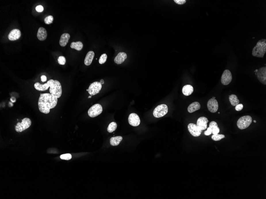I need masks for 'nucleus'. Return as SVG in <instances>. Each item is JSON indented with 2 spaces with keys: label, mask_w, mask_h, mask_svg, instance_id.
Returning <instances> with one entry per match:
<instances>
[{
  "label": "nucleus",
  "mask_w": 266,
  "mask_h": 199,
  "mask_svg": "<svg viewBox=\"0 0 266 199\" xmlns=\"http://www.w3.org/2000/svg\"><path fill=\"white\" fill-rule=\"evenodd\" d=\"M258 79L263 84L266 85V67H263L258 70L256 74Z\"/></svg>",
  "instance_id": "nucleus-11"
},
{
  "label": "nucleus",
  "mask_w": 266,
  "mask_h": 199,
  "mask_svg": "<svg viewBox=\"0 0 266 199\" xmlns=\"http://www.w3.org/2000/svg\"><path fill=\"white\" fill-rule=\"evenodd\" d=\"M232 80V76L231 72L228 70H225L221 76V82L223 85H228Z\"/></svg>",
  "instance_id": "nucleus-9"
},
{
  "label": "nucleus",
  "mask_w": 266,
  "mask_h": 199,
  "mask_svg": "<svg viewBox=\"0 0 266 199\" xmlns=\"http://www.w3.org/2000/svg\"><path fill=\"white\" fill-rule=\"evenodd\" d=\"M254 123H256L257 121H255V120H254Z\"/></svg>",
  "instance_id": "nucleus-42"
},
{
  "label": "nucleus",
  "mask_w": 266,
  "mask_h": 199,
  "mask_svg": "<svg viewBox=\"0 0 266 199\" xmlns=\"http://www.w3.org/2000/svg\"><path fill=\"white\" fill-rule=\"evenodd\" d=\"M21 36L20 31L18 29H14L12 30L9 33L8 38L10 41H14L19 39Z\"/></svg>",
  "instance_id": "nucleus-14"
},
{
  "label": "nucleus",
  "mask_w": 266,
  "mask_h": 199,
  "mask_svg": "<svg viewBox=\"0 0 266 199\" xmlns=\"http://www.w3.org/2000/svg\"><path fill=\"white\" fill-rule=\"evenodd\" d=\"M102 112V106L99 104H96L90 108L88 111V113L90 117L94 118L99 116Z\"/></svg>",
  "instance_id": "nucleus-7"
},
{
  "label": "nucleus",
  "mask_w": 266,
  "mask_h": 199,
  "mask_svg": "<svg viewBox=\"0 0 266 199\" xmlns=\"http://www.w3.org/2000/svg\"><path fill=\"white\" fill-rule=\"evenodd\" d=\"M257 71H258L257 69H256V70H255V71H254V72H255V74H256H256H257Z\"/></svg>",
  "instance_id": "nucleus-39"
},
{
  "label": "nucleus",
  "mask_w": 266,
  "mask_h": 199,
  "mask_svg": "<svg viewBox=\"0 0 266 199\" xmlns=\"http://www.w3.org/2000/svg\"><path fill=\"white\" fill-rule=\"evenodd\" d=\"M117 127V124L115 122H112L109 124V126L108 127L107 131L109 133H112L114 132L116 129Z\"/></svg>",
  "instance_id": "nucleus-27"
},
{
  "label": "nucleus",
  "mask_w": 266,
  "mask_h": 199,
  "mask_svg": "<svg viewBox=\"0 0 266 199\" xmlns=\"http://www.w3.org/2000/svg\"><path fill=\"white\" fill-rule=\"evenodd\" d=\"M127 55L126 53L125 52H120L119 53L115 58L114 61L115 63L118 65H120L123 62H125V60L127 59Z\"/></svg>",
  "instance_id": "nucleus-16"
},
{
  "label": "nucleus",
  "mask_w": 266,
  "mask_h": 199,
  "mask_svg": "<svg viewBox=\"0 0 266 199\" xmlns=\"http://www.w3.org/2000/svg\"><path fill=\"white\" fill-rule=\"evenodd\" d=\"M58 99L51 94H40L38 102L39 110L43 113L48 114L50 110L56 106Z\"/></svg>",
  "instance_id": "nucleus-1"
},
{
  "label": "nucleus",
  "mask_w": 266,
  "mask_h": 199,
  "mask_svg": "<svg viewBox=\"0 0 266 199\" xmlns=\"http://www.w3.org/2000/svg\"><path fill=\"white\" fill-rule=\"evenodd\" d=\"M100 83L102 84H104V81L103 80H101L100 81Z\"/></svg>",
  "instance_id": "nucleus-38"
},
{
  "label": "nucleus",
  "mask_w": 266,
  "mask_h": 199,
  "mask_svg": "<svg viewBox=\"0 0 266 199\" xmlns=\"http://www.w3.org/2000/svg\"><path fill=\"white\" fill-rule=\"evenodd\" d=\"M70 47L71 49H75L76 50L80 51L83 48V45L81 41H76V42H73L71 43Z\"/></svg>",
  "instance_id": "nucleus-24"
},
{
  "label": "nucleus",
  "mask_w": 266,
  "mask_h": 199,
  "mask_svg": "<svg viewBox=\"0 0 266 199\" xmlns=\"http://www.w3.org/2000/svg\"><path fill=\"white\" fill-rule=\"evenodd\" d=\"M209 127L212 130V134H217L219 133L220 129L218 127V124L215 121H212L209 124Z\"/></svg>",
  "instance_id": "nucleus-23"
},
{
  "label": "nucleus",
  "mask_w": 266,
  "mask_h": 199,
  "mask_svg": "<svg viewBox=\"0 0 266 199\" xmlns=\"http://www.w3.org/2000/svg\"><path fill=\"white\" fill-rule=\"evenodd\" d=\"M188 131L192 136L194 137L199 136L201 134L202 130H201L196 124L190 123L188 126Z\"/></svg>",
  "instance_id": "nucleus-10"
},
{
  "label": "nucleus",
  "mask_w": 266,
  "mask_h": 199,
  "mask_svg": "<svg viewBox=\"0 0 266 199\" xmlns=\"http://www.w3.org/2000/svg\"><path fill=\"white\" fill-rule=\"evenodd\" d=\"M129 124L133 126H137L140 124V119L137 114L132 113L130 114L128 117Z\"/></svg>",
  "instance_id": "nucleus-13"
},
{
  "label": "nucleus",
  "mask_w": 266,
  "mask_h": 199,
  "mask_svg": "<svg viewBox=\"0 0 266 199\" xmlns=\"http://www.w3.org/2000/svg\"><path fill=\"white\" fill-rule=\"evenodd\" d=\"M50 80H49L44 84H41L39 82L36 83L34 85V87L38 91H44L48 90L49 88L50 87Z\"/></svg>",
  "instance_id": "nucleus-18"
},
{
  "label": "nucleus",
  "mask_w": 266,
  "mask_h": 199,
  "mask_svg": "<svg viewBox=\"0 0 266 199\" xmlns=\"http://www.w3.org/2000/svg\"><path fill=\"white\" fill-rule=\"evenodd\" d=\"M44 22L46 24H50L52 23L53 20V17L52 16L49 15L45 18Z\"/></svg>",
  "instance_id": "nucleus-30"
},
{
  "label": "nucleus",
  "mask_w": 266,
  "mask_h": 199,
  "mask_svg": "<svg viewBox=\"0 0 266 199\" xmlns=\"http://www.w3.org/2000/svg\"><path fill=\"white\" fill-rule=\"evenodd\" d=\"M37 36L38 39L40 41H44L47 37L46 30L44 28L40 27L38 29Z\"/></svg>",
  "instance_id": "nucleus-17"
},
{
  "label": "nucleus",
  "mask_w": 266,
  "mask_h": 199,
  "mask_svg": "<svg viewBox=\"0 0 266 199\" xmlns=\"http://www.w3.org/2000/svg\"><path fill=\"white\" fill-rule=\"evenodd\" d=\"M208 120L205 117H200L198 119L197 126L201 130H205L207 128V123Z\"/></svg>",
  "instance_id": "nucleus-15"
},
{
  "label": "nucleus",
  "mask_w": 266,
  "mask_h": 199,
  "mask_svg": "<svg viewBox=\"0 0 266 199\" xmlns=\"http://www.w3.org/2000/svg\"><path fill=\"white\" fill-rule=\"evenodd\" d=\"M43 9H43V7L42 5H38V6H37L36 8V10H37V12H43Z\"/></svg>",
  "instance_id": "nucleus-34"
},
{
  "label": "nucleus",
  "mask_w": 266,
  "mask_h": 199,
  "mask_svg": "<svg viewBox=\"0 0 266 199\" xmlns=\"http://www.w3.org/2000/svg\"><path fill=\"white\" fill-rule=\"evenodd\" d=\"M252 122V118L250 116H244L238 119L237 122V126L240 129H245L250 126Z\"/></svg>",
  "instance_id": "nucleus-4"
},
{
  "label": "nucleus",
  "mask_w": 266,
  "mask_h": 199,
  "mask_svg": "<svg viewBox=\"0 0 266 199\" xmlns=\"http://www.w3.org/2000/svg\"><path fill=\"white\" fill-rule=\"evenodd\" d=\"M175 3L179 5H183L186 2V0H174Z\"/></svg>",
  "instance_id": "nucleus-36"
},
{
  "label": "nucleus",
  "mask_w": 266,
  "mask_h": 199,
  "mask_svg": "<svg viewBox=\"0 0 266 199\" xmlns=\"http://www.w3.org/2000/svg\"><path fill=\"white\" fill-rule=\"evenodd\" d=\"M123 139V137L121 136L114 137L111 138L110 139V144L112 146H117L122 141Z\"/></svg>",
  "instance_id": "nucleus-25"
},
{
  "label": "nucleus",
  "mask_w": 266,
  "mask_h": 199,
  "mask_svg": "<svg viewBox=\"0 0 266 199\" xmlns=\"http://www.w3.org/2000/svg\"><path fill=\"white\" fill-rule=\"evenodd\" d=\"M200 105L199 103L194 102L190 104L188 108V111L189 113H192L200 109Z\"/></svg>",
  "instance_id": "nucleus-21"
},
{
  "label": "nucleus",
  "mask_w": 266,
  "mask_h": 199,
  "mask_svg": "<svg viewBox=\"0 0 266 199\" xmlns=\"http://www.w3.org/2000/svg\"><path fill=\"white\" fill-rule=\"evenodd\" d=\"M243 108H244V105L242 104H238L236 106V107H235V109L236 111H242L243 109Z\"/></svg>",
  "instance_id": "nucleus-33"
},
{
  "label": "nucleus",
  "mask_w": 266,
  "mask_h": 199,
  "mask_svg": "<svg viewBox=\"0 0 266 199\" xmlns=\"http://www.w3.org/2000/svg\"><path fill=\"white\" fill-rule=\"evenodd\" d=\"M266 52V40L262 39L258 41L252 49V55L257 57L263 58Z\"/></svg>",
  "instance_id": "nucleus-2"
},
{
  "label": "nucleus",
  "mask_w": 266,
  "mask_h": 199,
  "mask_svg": "<svg viewBox=\"0 0 266 199\" xmlns=\"http://www.w3.org/2000/svg\"><path fill=\"white\" fill-rule=\"evenodd\" d=\"M32 122L29 118H24L21 123H18L15 127V130L18 132H21L29 128L31 125Z\"/></svg>",
  "instance_id": "nucleus-6"
},
{
  "label": "nucleus",
  "mask_w": 266,
  "mask_h": 199,
  "mask_svg": "<svg viewBox=\"0 0 266 199\" xmlns=\"http://www.w3.org/2000/svg\"><path fill=\"white\" fill-rule=\"evenodd\" d=\"M225 138V136L223 134H213L212 136V140L215 141H218L224 138Z\"/></svg>",
  "instance_id": "nucleus-28"
},
{
  "label": "nucleus",
  "mask_w": 266,
  "mask_h": 199,
  "mask_svg": "<svg viewBox=\"0 0 266 199\" xmlns=\"http://www.w3.org/2000/svg\"><path fill=\"white\" fill-rule=\"evenodd\" d=\"M58 63L60 65H64L66 64V58L63 56L59 57L58 58Z\"/></svg>",
  "instance_id": "nucleus-32"
},
{
  "label": "nucleus",
  "mask_w": 266,
  "mask_h": 199,
  "mask_svg": "<svg viewBox=\"0 0 266 199\" xmlns=\"http://www.w3.org/2000/svg\"><path fill=\"white\" fill-rule=\"evenodd\" d=\"M208 109L211 113H215L218 111L219 105L218 101L216 99L212 98L209 99L207 103Z\"/></svg>",
  "instance_id": "nucleus-12"
},
{
  "label": "nucleus",
  "mask_w": 266,
  "mask_h": 199,
  "mask_svg": "<svg viewBox=\"0 0 266 199\" xmlns=\"http://www.w3.org/2000/svg\"><path fill=\"white\" fill-rule=\"evenodd\" d=\"M102 84L100 82H95L91 84L88 89L89 94L93 96L99 94L102 88Z\"/></svg>",
  "instance_id": "nucleus-8"
},
{
  "label": "nucleus",
  "mask_w": 266,
  "mask_h": 199,
  "mask_svg": "<svg viewBox=\"0 0 266 199\" xmlns=\"http://www.w3.org/2000/svg\"><path fill=\"white\" fill-rule=\"evenodd\" d=\"M212 134V130L209 127L207 128L206 131L204 132V134L206 136H209Z\"/></svg>",
  "instance_id": "nucleus-35"
},
{
  "label": "nucleus",
  "mask_w": 266,
  "mask_h": 199,
  "mask_svg": "<svg viewBox=\"0 0 266 199\" xmlns=\"http://www.w3.org/2000/svg\"><path fill=\"white\" fill-rule=\"evenodd\" d=\"M168 108L165 104H161L157 106L154 110L153 115L156 118L162 117L167 113Z\"/></svg>",
  "instance_id": "nucleus-5"
},
{
  "label": "nucleus",
  "mask_w": 266,
  "mask_h": 199,
  "mask_svg": "<svg viewBox=\"0 0 266 199\" xmlns=\"http://www.w3.org/2000/svg\"><path fill=\"white\" fill-rule=\"evenodd\" d=\"M50 89L49 92L50 94L55 96L57 98L60 97L62 95V87L60 83L58 80H50Z\"/></svg>",
  "instance_id": "nucleus-3"
},
{
  "label": "nucleus",
  "mask_w": 266,
  "mask_h": 199,
  "mask_svg": "<svg viewBox=\"0 0 266 199\" xmlns=\"http://www.w3.org/2000/svg\"><path fill=\"white\" fill-rule=\"evenodd\" d=\"M213 98V99H216V97H213V98Z\"/></svg>",
  "instance_id": "nucleus-41"
},
{
  "label": "nucleus",
  "mask_w": 266,
  "mask_h": 199,
  "mask_svg": "<svg viewBox=\"0 0 266 199\" xmlns=\"http://www.w3.org/2000/svg\"><path fill=\"white\" fill-rule=\"evenodd\" d=\"M194 92L193 87L190 85H186L183 87L182 92L185 96H189Z\"/></svg>",
  "instance_id": "nucleus-22"
},
{
  "label": "nucleus",
  "mask_w": 266,
  "mask_h": 199,
  "mask_svg": "<svg viewBox=\"0 0 266 199\" xmlns=\"http://www.w3.org/2000/svg\"><path fill=\"white\" fill-rule=\"evenodd\" d=\"M107 59V55L106 54L104 53L101 55L99 59V63L101 65L104 64L106 62Z\"/></svg>",
  "instance_id": "nucleus-29"
},
{
  "label": "nucleus",
  "mask_w": 266,
  "mask_h": 199,
  "mask_svg": "<svg viewBox=\"0 0 266 199\" xmlns=\"http://www.w3.org/2000/svg\"><path fill=\"white\" fill-rule=\"evenodd\" d=\"M70 36L69 34L68 33H64L61 36L60 39V45L63 47L66 46L68 43L69 39H70Z\"/></svg>",
  "instance_id": "nucleus-19"
},
{
  "label": "nucleus",
  "mask_w": 266,
  "mask_h": 199,
  "mask_svg": "<svg viewBox=\"0 0 266 199\" xmlns=\"http://www.w3.org/2000/svg\"><path fill=\"white\" fill-rule=\"evenodd\" d=\"M87 92H88V89H87Z\"/></svg>",
  "instance_id": "nucleus-43"
},
{
  "label": "nucleus",
  "mask_w": 266,
  "mask_h": 199,
  "mask_svg": "<svg viewBox=\"0 0 266 199\" xmlns=\"http://www.w3.org/2000/svg\"><path fill=\"white\" fill-rule=\"evenodd\" d=\"M95 57V53L93 51H90L88 52L85 58L84 63L86 66H89L91 64Z\"/></svg>",
  "instance_id": "nucleus-20"
},
{
  "label": "nucleus",
  "mask_w": 266,
  "mask_h": 199,
  "mask_svg": "<svg viewBox=\"0 0 266 199\" xmlns=\"http://www.w3.org/2000/svg\"><path fill=\"white\" fill-rule=\"evenodd\" d=\"M60 157L62 159L65 160H69L72 158V156L71 154L69 153H67V154H63L60 156Z\"/></svg>",
  "instance_id": "nucleus-31"
},
{
  "label": "nucleus",
  "mask_w": 266,
  "mask_h": 199,
  "mask_svg": "<svg viewBox=\"0 0 266 199\" xmlns=\"http://www.w3.org/2000/svg\"><path fill=\"white\" fill-rule=\"evenodd\" d=\"M229 99L231 104L233 106H236L240 103V101L238 99V97L234 94L229 95Z\"/></svg>",
  "instance_id": "nucleus-26"
},
{
  "label": "nucleus",
  "mask_w": 266,
  "mask_h": 199,
  "mask_svg": "<svg viewBox=\"0 0 266 199\" xmlns=\"http://www.w3.org/2000/svg\"><path fill=\"white\" fill-rule=\"evenodd\" d=\"M41 80L42 82H44L46 81L47 80V77L45 75H42V76L41 77Z\"/></svg>",
  "instance_id": "nucleus-37"
},
{
  "label": "nucleus",
  "mask_w": 266,
  "mask_h": 199,
  "mask_svg": "<svg viewBox=\"0 0 266 199\" xmlns=\"http://www.w3.org/2000/svg\"><path fill=\"white\" fill-rule=\"evenodd\" d=\"M91 97H92L91 95H90V96H89V97H88V98H91Z\"/></svg>",
  "instance_id": "nucleus-40"
}]
</instances>
